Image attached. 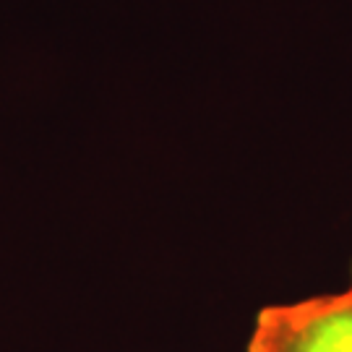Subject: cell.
<instances>
[{"label":"cell","mask_w":352,"mask_h":352,"mask_svg":"<svg viewBox=\"0 0 352 352\" xmlns=\"http://www.w3.org/2000/svg\"><path fill=\"white\" fill-rule=\"evenodd\" d=\"M245 352H352V287L261 308Z\"/></svg>","instance_id":"obj_1"},{"label":"cell","mask_w":352,"mask_h":352,"mask_svg":"<svg viewBox=\"0 0 352 352\" xmlns=\"http://www.w3.org/2000/svg\"><path fill=\"white\" fill-rule=\"evenodd\" d=\"M350 287H352V285H350Z\"/></svg>","instance_id":"obj_2"}]
</instances>
